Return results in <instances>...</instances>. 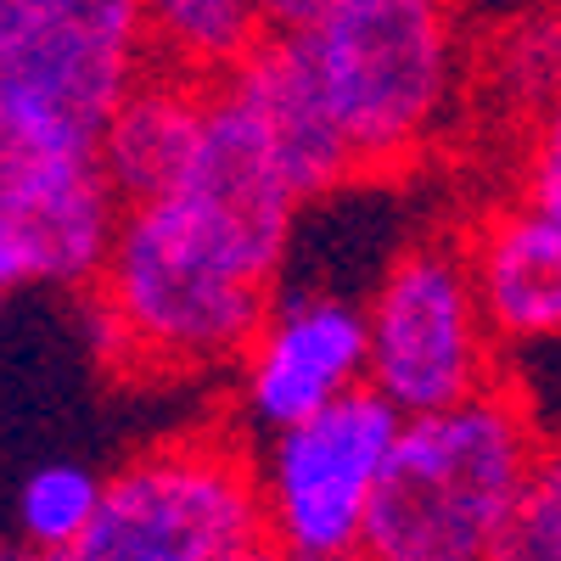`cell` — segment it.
<instances>
[{"label": "cell", "instance_id": "obj_19", "mask_svg": "<svg viewBox=\"0 0 561 561\" xmlns=\"http://www.w3.org/2000/svg\"><path fill=\"white\" fill-rule=\"evenodd\" d=\"M0 561H73V556H39V550H28L18 539H0Z\"/></svg>", "mask_w": 561, "mask_h": 561}, {"label": "cell", "instance_id": "obj_12", "mask_svg": "<svg viewBox=\"0 0 561 561\" xmlns=\"http://www.w3.org/2000/svg\"><path fill=\"white\" fill-rule=\"evenodd\" d=\"M460 248L500 348L561 337V219L500 203L460 230Z\"/></svg>", "mask_w": 561, "mask_h": 561}, {"label": "cell", "instance_id": "obj_5", "mask_svg": "<svg viewBox=\"0 0 561 561\" xmlns=\"http://www.w3.org/2000/svg\"><path fill=\"white\" fill-rule=\"evenodd\" d=\"M264 545L259 455L237 433H180L107 478L73 561H237Z\"/></svg>", "mask_w": 561, "mask_h": 561}, {"label": "cell", "instance_id": "obj_6", "mask_svg": "<svg viewBox=\"0 0 561 561\" xmlns=\"http://www.w3.org/2000/svg\"><path fill=\"white\" fill-rule=\"evenodd\" d=\"M370 393L404 421L472 404L500 388V343L483 320L460 237H421L399 248L365 298Z\"/></svg>", "mask_w": 561, "mask_h": 561}, {"label": "cell", "instance_id": "obj_17", "mask_svg": "<svg viewBox=\"0 0 561 561\" xmlns=\"http://www.w3.org/2000/svg\"><path fill=\"white\" fill-rule=\"evenodd\" d=\"M500 561H561V444H545Z\"/></svg>", "mask_w": 561, "mask_h": 561}, {"label": "cell", "instance_id": "obj_16", "mask_svg": "<svg viewBox=\"0 0 561 561\" xmlns=\"http://www.w3.org/2000/svg\"><path fill=\"white\" fill-rule=\"evenodd\" d=\"M102 494H107V478H96L79 460L39 466L18 489V545H28L39 556H73L84 545V534L96 528Z\"/></svg>", "mask_w": 561, "mask_h": 561}, {"label": "cell", "instance_id": "obj_15", "mask_svg": "<svg viewBox=\"0 0 561 561\" xmlns=\"http://www.w3.org/2000/svg\"><path fill=\"white\" fill-rule=\"evenodd\" d=\"M472 79L500 113L534 129L539 113L561 102V12L550 7L494 23L483 45H472Z\"/></svg>", "mask_w": 561, "mask_h": 561}, {"label": "cell", "instance_id": "obj_9", "mask_svg": "<svg viewBox=\"0 0 561 561\" xmlns=\"http://www.w3.org/2000/svg\"><path fill=\"white\" fill-rule=\"evenodd\" d=\"M370 382L365 309L337 293L275 298L264 332L237 365V410L253 433H293Z\"/></svg>", "mask_w": 561, "mask_h": 561}, {"label": "cell", "instance_id": "obj_2", "mask_svg": "<svg viewBox=\"0 0 561 561\" xmlns=\"http://www.w3.org/2000/svg\"><path fill=\"white\" fill-rule=\"evenodd\" d=\"M539 455L545 438L511 382L404 421L359 561H500Z\"/></svg>", "mask_w": 561, "mask_h": 561}, {"label": "cell", "instance_id": "obj_4", "mask_svg": "<svg viewBox=\"0 0 561 561\" xmlns=\"http://www.w3.org/2000/svg\"><path fill=\"white\" fill-rule=\"evenodd\" d=\"M152 73L135 0H0V140L39 158H96Z\"/></svg>", "mask_w": 561, "mask_h": 561}, {"label": "cell", "instance_id": "obj_7", "mask_svg": "<svg viewBox=\"0 0 561 561\" xmlns=\"http://www.w3.org/2000/svg\"><path fill=\"white\" fill-rule=\"evenodd\" d=\"M399 433L404 415L365 388L304 427L264 438V449H253L264 539L293 561H359L365 517Z\"/></svg>", "mask_w": 561, "mask_h": 561}, {"label": "cell", "instance_id": "obj_20", "mask_svg": "<svg viewBox=\"0 0 561 561\" xmlns=\"http://www.w3.org/2000/svg\"><path fill=\"white\" fill-rule=\"evenodd\" d=\"M237 561H293V556H287V550H275V545L264 539V545H253V550H242Z\"/></svg>", "mask_w": 561, "mask_h": 561}, {"label": "cell", "instance_id": "obj_8", "mask_svg": "<svg viewBox=\"0 0 561 561\" xmlns=\"http://www.w3.org/2000/svg\"><path fill=\"white\" fill-rule=\"evenodd\" d=\"M124 203L96 158H39L0 140V298L23 287H84L113 259Z\"/></svg>", "mask_w": 561, "mask_h": 561}, {"label": "cell", "instance_id": "obj_18", "mask_svg": "<svg viewBox=\"0 0 561 561\" xmlns=\"http://www.w3.org/2000/svg\"><path fill=\"white\" fill-rule=\"evenodd\" d=\"M517 203L561 219V102L539 113V124L523 140V174H517Z\"/></svg>", "mask_w": 561, "mask_h": 561}, {"label": "cell", "instance_id": "obj_11", "mask_svg": "<svg viewBox=\"0 0 561 561\" xmlns=\"http://www.w3.org/2000/svg\"><path fill=\"white\" fill-rule=\"evenodd\" d=\"M219 90L253 118V129L264 135V147H270L275 169L287 174V185L298 192V203L325 197V192H337V185L365 174L348 135L337 129L332 107L320 96L298 39L270 34Z\"/></svg>", "mask_w": 561, "mask_h": 561}, {"label": "cell", "instance_id": "obj_3", "mask_svg": "<svg viewBox=\"0 0 561 561\" xmlns=\"http://www.w3.org/2000/svg\"><path fill=\"white\" fill-rule=\"evenodd\" d=\"M275 309V280L225 253L180 203L124 208L113 259L90 293L96 337L124 370L242 365Z\"/></svg>", "mask_w": 561, "mask_h": 561}, {"label": "cell", "instance_id": "obj_13", "mask_svg": "<svg viewBox=\"0 0 561 561\" xmlns=\"http://www.w3.org/2000/svg\"><path fill=\"white\" fill-rule=\"evenodd\" d=\"M203 102H208L203 84L152 68L135 96L118 107L96 163H102V174L124 208L163 203L180 185L185 158H192L197 129H203Z\"/></svg>", "mask_w": 561, "mask_h": 561}, {"label": "cell", "instance_id": "obj_14", "mask_svg": "<svg viewBox=\"0 0 561 561\" xmlns=\"http://www.w3.org/2000/svg\"><path fill=\"white\" fill-rule=\"evenodd\" d=\"M152 68L219 90L270 39V12L253 0H158L147 7Z\"/></svg>", "mask_w": 561, "mask_h": 561}, {"label": "cell", "instance_id": "obj_1", "mask_svg": "<svg viewBox=\"0 0 561 561\" xmlns=\"http://www.w3.org/2000/svg\"><path fill=\"white\" fill-rule=\"evenodd\" d=\"M270 34L298 39L365 174H399L444 135L466 90V34L433 0H275Z\"/></svg>", "mask_w": 561, "mask_h": 561}, {"label": "cell", "instance_id": "obj_10", "mask_svg": "<svg viewBox=\"0 0 561 561\" xmlns=\"http://www.w3.org/2000/svg\"><path fill=\"white\" fill-rule=\"evenodd\" d=\"M169 203H180L225 253H237L264 280L280 275L293 219L304 208L287 174L275 169L264 135L225 90H208L197 147L185 158V174L169 192Z\"/></svg>", "mask_w": 561, "mask_h": 561}]
</instances>
